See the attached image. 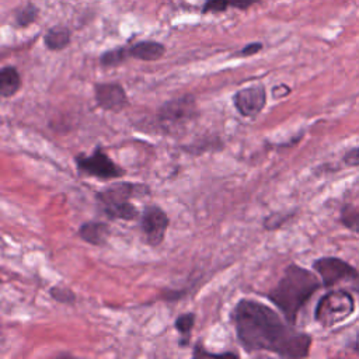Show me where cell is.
Here are the masks:
<instances>
[{
  "mask_svg": "<svg viewBox=\"0 0 359 359\" xmlns=\"http://www.w3.org/2000/svg\"><path fill=\"white\" fill-rule=\"evenodd\" d=\"M237 341L248 353L272 352L280 358H306L311 348V337L297 331L268 304L243 297L231 310Z\"/></svg>",
  "mask_w": 359,
  "mask_h": 359,
  "instance_id": "cell-1",
  "label": "cell"
},
{
  "mask_svg": "<svg viewBox=\"0 0 359 359\" xmlns=\"http://www.w3.org/2000/svg\"><path fill=\"white\" fill-rule=\"evenodd\" d=\"M320 280L311 271L297 264H290L266 296L286 321L294 325L302 307L323 285Z\"/></svg>",
  "mask_w": 359,
  "mask_h": 359,
  "instance_id": "cell-2",
  "label": "cell"
},
{
  "mask_svg": "<svg viewBox=\"0 0 359 359\" xmlns=\"http://www.w3.org/2000/svg\"><path fill=\"white\" fill-rule=\"evenodd\" d=\"M147 195H150V188L146 184L116 181L100 189L95 194V201L101 213L108 219L133 222L140 217V212L130 199Z\"/></svg>",
  "mask_w": 359,
  "mask_h": 359,
  "instance_id": "cell-3",
  "label": "cell"
},
{
  "mask_svg": "<svg viewBox=\"0 0 359 359\" xmlns=\"http://www.w3.org/2000/svg\"><path fill=\"white\" fill-rule=\"evenodd\" d=\"M199 115L195 97L185 94L167 100L157 108V123L164 133L174 135L182 132Z\"/></svg>",
  "mask_w": 359,
  "mask_h": 359,
  "instance_id": "cell-4",
  "label": "cell"
},
{
  "mask_svg": "<svg viewBox=\"0 0 359 359\" xmlns=\"http://www.w3.org/2000/svg\"><path fill=\"white\" fill-rule=\"evenodd\" d=\"M355 310V300L348 290L337 289L323 294L314 309V320L325 327H334L348 320Z\"/></svg>",
  "mask_w": 359,
  "mask_h": 359,
  "instance_id": "cell-5",
  "label": "cell"
},
{
  "mask_svg": "<svg viewBox=\"0 0 359 359\" xmlns=\"http://www.w3.org/2000/svg\"><path fill=\"white\" fill-rule=\"evenodd\" d=\"M74 164L79 172L102 181L118 180L125 175V170L105 153L101 144H97L88 154H76Z\"/></svg>",
  "mask_w": 359,
  "mask_h": 359,
  "instance_id": "cell-6",
  "label": "cell"
},
{
  "mask_svg": "<svg viewBox=\"0 0 359 359\" xmlns=\"http://www.w3.org/2000/svg\"><path fill=\"white\" fill-rule=\"evenodd\" d=\"M313 269L321 279L324 287H331L344 280H358L359 272L349 262L338 257H321L313 261Z\"/></svg>",
  "mask_w": 359,
  "mask_h": 359,
  "instance_id": "cell-7",
  "label": "cell"
},
{
  "mask_svg": "<svg viewBox=\"0 0 359 359\" xmlns=\"http://www.w3.org/2000/svg\"><path fill=\"white\" fill-rule=\"evenodd\" d=\"M140 230L143 241L149 247H158L164 238L170 224V217L157 205H147L140 213Z\"/></svg>",
  "mask_w": 359,
  "mask_h": 359,
  "instance_id": "cell-8",
  "label": "cell"
},
{
  "mask_svg": "<svg viewBox=\"0 0 359 359\" xmlns=\"http://www.w3.org/2000/svg\"><path fill=\"white\" fill-rule=\"evenodd\" d=\"M266 88L262 83H255L240 88L233 95V105L244 118H255L266 105Z\"/></svg>",
  "mask_w": 359,
  "mask_h": 359,
  "instance_id": "cell-9",
  "label": "cell"
},
{
  "mask_svg": "<svg viewBox=\"0 0 359 359\" xmlns=\"http://www.w3.org/2000/svg\"><path fill=\"white\" fill-rule=\"evenodd\" d=\"M94 98L97 107L108 112L118 114L129 105L128 94L119 83L94 84Z\"/></svg>",
  "mask_w": 359,
  "mask_h": 359,
  "instance_id": "cell-10",
  "label": "cell"
},
{
  "mask_svg": "<svg viewBox=\"0 0 359 359\" xmlns=\"http://www.w3.org/2000/svg\"><path fill=\"white\" fill-rule=\"evenodd\" d=\"M109 234H111L109 224H107L105 222H100V220L84 222L77 230V236L83 241H86L87 244L95 245V247L105 245L109 238Z\"/></svg>",
  "mask_w": 359,
  "mask_h": 359,
  "instance_id": "cell-11",
  "label": "cell"
},
{
  "mask_svg": "<svg viewBox=\"0 0 359 359\" xmlns=\"http://www.w3.org/2000/svg\"><path fill=\"white\" fill-rule=\"evenodd\" d=\"M129 55L133 59L143 62H154L164 56L165 46L157 41H139L129 48Z\"/></svg>",
  "mask_w": 359,
  "mask_h": 359,
  "instance_id": "cell-12",
  "label": "cell"
},
{
  "mask_svg": "<svg viewBox=\"0 0 359 359\" xmlns=\"http://www.w3.org/2000/svg\"><path fill=\"white\" fill-rule=\"evenodd\" d=\"M21 88V76L14 66H4L0 70V95L8 98Z\"/></svg>",
  "mask_w": 359,
  "mask_h": 359,
  "instance_id": "cell-13",
  "label": "cell"
},
{
  "mask_svg": "<svg viewBox=\"0 0 359 359\" xmlns=\"http://www.w3.org/2000/svg\"><path fill=\"white\" fill-rule=\"evenodd\" d=\"M70 41H72L70 29L63 25L50 27L43 35V43L49 50H62L69 46Z\"/></svg>",
  "mask_w": 359,
  "mask_h": 359,
  "instance_id": "cell-14",
  "label": "cell"
},
{
  "mask_svg": "<svg viewBox=\"0 0 359 359\" xmlns=\"http://www.w3.org/2000/svg\"><path fill=\"white\" fill-rule=\"evenodd\" d=\"M195 325V314L191 311L180 314L174 321V328L180 334L178 345L181 348H187L191 345V335Z\"/></svg>",
  "mask_w": 359,
  "mask_h": 359,
  "instance_id": "cell-15",
  "label": "cell"
},
{
  "mask_svg": "<svg viewBox=\"0 0 359 359\" xmlns=\"http://www.w3.org/2000/svg\"><path fill=\"white\" fill-rule=\"evenodd\" d=\"M258 1L259 0H206L202 11L203 13H220V11H226L229 7L247 8Z\"/></svg>",
  "mask_w": 359,
  "mask_h": 359,
  "instance_id": "cell-16",
  "label": "cell"
},
{
  "mask_svg": "<svg viewBox=\"0 0 359 359\" xmlns=\"http://www.w3.org/2000/svg\"><path fill=\"white\" fill-rule=\"evenodd\" d=\"M128 57H130L129 49L125 46H118L101 53L100 63L104 67H116V66H121Z\"/></svg>",
  "mask_w": 359,
  "mask_h": 359,
  "instance_id": "cell-17",
  "label": "cell"
},
{
  "mask_svg": "<svg viewBox=\"0 0 359 359\" xmlns=\"http://www.w3.org/2000/svg\"><path fill=\"white\" fill-rule=\"evenodd\" d=\"M38 14H39V10L35 4L32 3H28L27 6L24 7H20L15 13H14V20H15V24L18 27H28L31 25L36 18H38Z\"/></svg>",
  "mask_w": 359,
  "mask_h": 359,
  "instance_id": "cell-18",
  "label": "cell"
},
{
  "mask_svg": "<svg viewBox=\"0 0 359 359\" xmlns=\"http://www.w3.org/2000/svg\"><path fill=\"white\" fill-rule=\"evenodd\" d=\"M49 294L53 300L59 302V303H63V304H73L76 302V294L72 289L69 287H65V286H52L49 289Z\"/></svg>",
  "mask_w": 359,
  "mask_h": 359,
  "instance_id": "cell-19",
  "label": "cell"
},
{
  "mask_svg": "<svg viewBox=\"0 0 359 359\" xmlns=\"http://www.w3.org/2000/svg\"><path fill=\"white\" fill-rule=\"evenodd\" d=\"M341 222L349 230L359 233V210L351 206H344L341 210Z\"/></svg>",
  "mask_w": 359,
  "mask_h": 359,
  "instance_id": "cell-20",
  "label": "cell"
},
{
  "mask_svg": "<svg viewBox=\"0 0 359 359\" xmlns=\"http://www.w3.org/2000/svg\"><path fill=\"white\" fill-rule=\"evenodd\" d=\"M192 356H194V358H198V356H202V358H203V356H210V358H213V356H220V358L231 356V358H237L238 353H236V352H222V353L208 352V351H205V346L201 345V342H196L195 346H194V351H192Z\"/></svg>",
  "mask_w": 359,
  "mask_h": 359,
  "instance_id": "cell-21",
  "label": "cell"
},
{
  "mask_svg": "<svg viewBox=\"0 0 359 359\" xmlns=\"http://www.w3.org/2000/svg\"><path fill=\"white\" fill-rule=\"evenodd\" d=\"M286 219H287V216L283 217L280 213H273V215L268 216V217L264 220V227H265L266 230H273V229L282 226V223H283Z\"/></svg>",
  "mask_w": 359,
  "mask_h": 359,
  "instance_id": "cell-22",
  "label": "cell"
},
{
  "mask_svg": "<svg viewBox=\"0 0 359 359\" xmlns=\"http://www.w3.org/2000/svg\"><path fill=\"white\" fill-rule=\"evenodd\" d=\"M259 50H262V43L261 42H251V43L245 45L244 48H241L237 52V56H252V55L258 53Z\"/></svg>",
  "mask_w": 359,
  "mask_h": 359,
  "instance_id": "cell-23",
  "label": "cell"
},
{
  "mask_svg": "<svg viewBox=\"0 0 359 359\" xmlns=\"http://www.w3.org/2000/svg\"><path fill=\"white\" fill-rule=\"evenodd\" d=\"M344 163L345 165H359V146L349 149L345 154H344Z\"/></svg>",
  "mask_w": 359,
  "mask_h": 359,
  "instance_id": "cell-24",
  "label": "cell"
},
{
  "mask_svg": "<svg viewBox=\"0 0 359 359\" xmlns=\"http://www.w3.org/2000/svg\"><path fill=\"white\" fill-rule=\"evenodd\" d=\"M289 93H290V88L287 86H285V84H279V86L272 87V97L273 98L286 97Z\"/></svg>",
  "mask_w": 359,
  "mask_h": 359,
  "instance_id": "cell-25",
  "label": "cell"
},
{
  "mask_svg": "<svg viewBox=\"0 0 359 359\" xmlns=\"http://www.w3.org/2000/svg\"><path fill=\"white\" fill-rule=\"evenodd\" d=\"M351 349L359 355V334H358V335H356V338L352 341V344H351Z\"/></svg>",
  "mask_w": 359,
  "mask_h": 359,
  "instance_id": "cell-26",
  "label": "cell"
},
{
  "mask_svg": "<svg viewBox=\"0 0 359 359\" xmlns=\"http://www.w3.org/2000/svg\"><path fill=\"white\" fill-rule=\"evenodd\" d=\"M356 292H358V293H359V287H356Z\"/></svg>",
  "mask_w": 359,
  "mask_h": 359,
  "instance_id": "cell-27",
  "label": "cell"
}]
</instances>
